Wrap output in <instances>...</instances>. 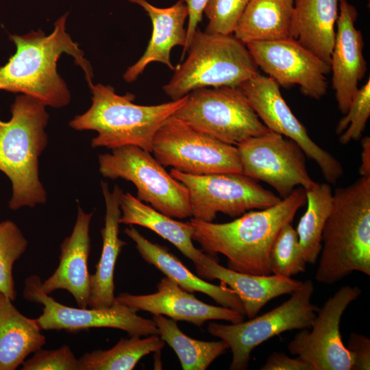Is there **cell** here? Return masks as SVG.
Returning <instances> with one entry per match:
<instances>
[{
	"label": "cell",
	"instance_id": "cell-1",
	"mask_svg": "<svg viewBox=\"0 0 370 370\" xmlns=\"http://www.w3.org/2000/svg\"><path fill=\"white\" fill-rule=\"evenodd\" d=\"M67 16L66 13L56 20L53 31L49 35L41 29L25 35H10L16 50L0 66V90L29 96L45 106L60 108L67 106L71 93L57 68L63 53L73 58L74 63L85 73L89 88L93 86L90 63L79 44L66 32Z\"/></svg>",
	"mask_w": 370,
	"mask_h": 370
},
{
	"label": "cell",
	"instance_id": "cell-2",
	"mask_svg": "<svg viewBox=\"0 0 370 370\" xmlns=\"http://www.w3.org/2000/svg\"><path fill=\"white\" fill-rule=\"evenodd\" d=\"M306 204V190L295 188L275 205L249 210L227 223H214L191 218L193 241L203 251L217 258L221 254L227 259V268L240 273L271 274L269 254L281 228L292 223L298 210Z\"/></svg>",
	"mask_w": 370,
	"mask_h": 370
},
{
	"label": "cell",
	"instance_id": "cell-3",
	"mask_svg": "<svg viewBox=\"0 0 370 370\" xmlns=\"http://www.w3.org/2000/svg\"><path fill=\"white\" fill-rule=\"evenodd\" d=\"M321 245L317 282L331 285L354 271L370 275V177L335 190Z\"/></svg>",
	"mask_w": 370,
	"mask_h": 370
},
{
	"label": "cell",
	"instance_id": "cell-4",
	"mask_svg": "<svg viewBox=\"0 0 370 370\" xmlns=\"http://www.w3.org/2000/svg\"><path fill=\"white\" fill-rule=\"evenodd\" d=\"M8 121L0 119V171L10 179L12 195L9 208H34L46 203L47 194L39 178V157L47 147L46 106L21 94L10 108Z\"/></svg>",
	"mask_w": 370,
	"mask_h": 370
},
{
	"label": "cell",
	"instance_id": "cell-5",
	"mask_svg": "<svg viewBox=\"0 0 370 370\" xmlns=\"http://www.w3.org/2000/svg\"><path fill=\"white\" fill-rule=\"evenodd\" d=\"M92 104L84 113L75 116L69 126L75 130H93V148L113 149L125 145L138 146L151 153L156 133L164 122L184 103L186 96L158 105L134 103L135 95H117L110 85L97 84L90 88Z\"/></svg>",
	"mask_w": 370,
	"mask_h": 370
},
{
	"label": "cell",
	"instance_id": "cell-6",
	"mask_svg": "<svg viewBox=\"0 0 370 370\" xmlns=\"http://www.w3.org/2000/svg\"><path fill=\"white\" fill-rule=\"evenodd\" d=\"M186 52L184 61L175 67L162 87L173 101L199 88L239 87L259 73L246 45L233 34H208L197 28Z\"/></svg>",
	"mask_w": 370,
	"mask_h": 370
},
{
	"label": "cell",
	"instance_id": "cell-7",
	"mask_svg": "<svg viewBox=\"0 0 370 370\" xmlns=\"http://www.w3.org/2000/svg\"><path fill=\"white\" fill-rule=\"evenodd\" d=\"M173 116L199 132L234 146L269 131L239 87L196 89L187 95Z\"/></svg>",
	"mask_w": 370,
	"mask_h": 370
},
{
	"label": "cell",
	"instance_id": "cell-8",
	"mask_svg": "<svg viewBox=\"0 0 370 370\" xmlns=\"http://www.w3.org/2000/svg\"><path fill=\"white\" fill-rule=\"evenodd\" d=\"M99 166L103 177L133 183L136 198L158 212L180 219L192 217L188 189L151 152L135 145L122 146L100 154Z\"/></svg>",
	"mask_w": 370,
	"mask_h": 370
},
{
	"label": "cell",
	"instance_id": "cell-9",
	"mask_svg": "<svg viewBox=\"0 0 370 370\" xmlns=\"http://www.w3.org/2000/svg\"><path fill=\"white\" fill-rule=\"evenodd\" d=\"M314 287L311 280L281 305L260 316L236 323H210L208 332L225 341L232 353L230 370H245L252 351L282 332L310 328L319 308L311 303Z\"/></svg>",
	"mask_w": 370,
	"mask_h": 370
},
{
	"label": "cell",
	"instance_id": "cell-10",
	"mask_svg": "<svg viewBox=\"0 0 370 370\" xmlns=\"http://www.w3.org/2000/svg\"><path fill=\"white\" fill-rule=\"evenodd\" d=\"M151 153L163 166L186 174L242 173L236 146L199 132L173 115L156 133Z\"/></svg>",
	"mask_w": 370,
	"mask_h": 370
},
{
	"label": "cell",
	"instance_id": "cell-11",
	"mask_svg": "<svg viewBox=\"0 0 370 370\" xmlns=\"http://www.w3.org/2000/svg\"><path fill=\"white\" fill-rule=\"evenodd\" d=\"M170 174L188 189L192 217L204 221L212 222L219 212L238 217L282 199L243 173L197 175L171 169Z\"/></svg>",
	"mask_w": 370,
	"mask_h": 370
},
{
	"label": "cell",
	"instance_id": "cell-12",
	"mask_svg": "<svg viewBox=\"0 0 370 370\" xmlns=\"http://www.w3.org/2000/svg\"><path fill=\"white\" fill-rule=\"evenodd\" d=\"M236 147L242 173L267 183L282 199L289 195L297 186L306 190L316 183L307 171L304 152L288 137L269 130Z\"/></svg>",
	"mask_w": 370,
	"mask_h": 370
},
{
	"label": "cell",
	"instance_id": "cell-13",
	"mask_svg": "<svg viewBox=\"0 0 370 370\" xmlns=\"http://www.w3.org/2000/svg\"><path fill=\"white\" fill-rule=\"evenodd\" d=\"M40 278L33 275L25 280L23 297L43 306L42 313L36 319L41 330L79 331L90 328H115L130 336L158 334L153 319L137 314V311L116 303L108 308H82L67 306L42 291Z\"/></svg>",
	"mask_w": 370,
	"mask_h": 370
},
{
	"label": "cell",
	"instance_id": "cell-14",
	"mask_svg": "<svg viewBox=\"0 0 370 370\" xmlns=\"http://www.w3.org/2000/svg\"><path fill=\"white\" fill-rule=\"evenodd\" d=\"M358 286L345 285L319 308L308 328L300 330L288 344L292 355L308 362L314 370H352V360L343 343L341 317L349 305L361 294Z\"/></svg>",
	"mask_w": 370,
	"mask_h": 370
},
{
	"label": "cell",
	"instance_id": "cell-15",
	"mask_svg": "<svg viewBox=\"0 0 370 370\" xmlns=\"http://www.w3.org/2000/svg\"><path fill=\"white\" fill-rule=\"evenodd\" d=\"M239 88L270 131L296 142L306 156L317 164L328 183L337 182L343 174L341 162L310 138L306 127L284 99L280 86L274 79L259 73L243 82Z\"/></svg>",
	"mask_w": 370,
	"mask_h": 370
},
{
	"label": "cell",
	"instance_id": "cell-16",
	"mask_svg": "<svg viewBox=\"0 0 370 370\" xmlns=\"http://www.w3.org/2000/svg\"><path fill=\"white\" fill-rule=\"evenodd\" d=\"M256 64L278 85L299 86L306 97L320 99L327 92L330 65L297 40L288 37L246 44Z\"/></svg>",
	"mask_w": 370,
	"mask_h": 370
},
{
	"label": "cell",
	"instance_id": "cell-17",
	"mask_svg": "<svg viewBox=\"0 0 370 370\" xmlns=\"http://www.w3.org/2000/svg\"><path fill=\"white\" fill-rule=\"evenodd\" d=\"M156 287V292L147 295L121 293L116 297V303L137 312L141 310L152 314H161L176 321H185L198 327H201L209 320L236 323L245 319V316L236 310L204 303L166 276L160 280Z\"/></svg>",
	"mask_w": 370,
	"mask_h": 370
},
{
	"label": "cell",
	"instance_id": "cell-18",
	"mask_svg": "<svg viewBox=\"0 0 370 370\" xmlns=\"http://www.w3.org/2000/svg\"><path fill=\"white\" fill-rule=\"evenodd\" d=\"M338 8L330 69L338 108L344 115L367 68L363 54V36L355 26L358 17L357 9L347 0H340Z\"/></svg>",
	"mask_w": 370,
	"mask_h": 370
},
{
	"label": "cell",
	"instance_id": "cell-19",
	"mask_svg": "<svg viewBox=\"0 0 370 370\" xmlns=\"http://www.w3.org/2000/svg\"><path fill=\"white\" fill-rule=\"evenodd\" d=\"M93 212H85L79 205L71 235L60 245L59 264L53 273L41 282L44 293L49 295L65 290L75 299L78 307L88 306L90 276L88 260L90 251V225Z\"/></svg>",
	"mask_w": 370,
	"mask_h": 370
},
{
	"label": "cell",
	"instance_id": "cell-20",
	"mask_svg": "<svg viewBox=\"0 0 370 370\" xmlns=\"http://www.w3.org/2000/svg\"><path fill=\"white\" fill-rule=\"evenodd\" d=\"M197 275L203 280H219L227 285L241 299L245 316L251 319L269 301L299 288L303 282L278 276L251 275L225 268L218 263V259L208 254L201 264L196 266Z\"/></svg>",
	"mask_w": 370,
	"mask_h": 370
},
{
	"label": "cell",
	"instance_id": "cell-21",
	"mask_svg": "<svg viewBox=\"0 0 370 370\" xmlns=\"http://www.w3.org/2000/svg\"><path fill=\"white\" fill-rule=\"evenodd\" d=\"M142 7L147 13L152 23V34L143 56L129 66L123 77L127 82H134L150 63L158 62L171 70L175 67L171 61V49L176 46L184 47L186 28L184 23L188 11L182 0L167 8H158L147 0H128Z\"/></svg>",
	"mask_w": 370,
	"mask_h": 370
},
{
	"label": "cell",
	"instance_id": "cell-22",
	"mask_svg": "<svg viewBox=\"0 0 370 370\" xmlns=\"http://www.w3.org/2000/svg\"><path fill=\"white\" fill-rule=\"evenodd\" d=\"M106 204L104 227L101 230L102 250L96 271L90 276L88 306L108 308L116 304L114 274L116 260L127 243L119 236V219L121 216L120 199L123 191L115 185L110 191L107 182H101Z\"/></svg>",
	"mask_w": 370,
	"mask_h": 370
},
{
	"label": "cell",
	"instance_id": "cell-23",
	"mask_svg": "<svg viewBox=\"0 0 370 370\" xmlns=\"http://www.w3.org/2000/svg\"><path fill=\"white\" fill-rule=\"evenodd\" d=\"M124 233L134 241L137 251L145 262L153 265L182 288L190 293H204L220 306L236 310L245 315L241 299L230 288L223 284L215 285L209 283L193 273L166 247L149 241L135 227H126Z\"/></svg>",
	"mask_w": 370,
	"mask_h": 370
},
{
	"label": "cell",
	"instance_id": "cell-24",
	"mask_svg": "<svg viewBox=\"0 0 370 370\" xmlns=\"http://www.w3.org/2000/svg\"><path fill=\"white\" fill-rule=\"evenodd\" d=\"M340 0H295L291 36L330 65Z\"/></svg>",
	"mask_w": 370,
	"mask_h": 370
},
{
	"label": "cell",
	"instance_id": "cell-25",
	"mask_svg": "<svg viewBox=\"0 0 370 370\" xmlns=\"http://www.w3.org/2000/svg\"><path fill=\"white\" fill-rule=\"evenodd\" d=\"M0 292V370H15L46 343L36 319L21 313Z\"/></svg>",
	"mask_w": 370,
	"mask_h": 370
},
{
	"label": "cell",
	"instance_id": "cell-26",
	"mask_svg": "<svg viewBox=\"0 0 370 370\" xmlns=\"http://www.w3.org/2000/svg\"><path fill=\"white\" fill-rule=\"evenodd\" d=\"M120 224L137 225L146 227L173 245L195 266L201 264L206 254L193 243V228L190 222H181L146 205L130 193L120 199Z\"/></svg>",
	"mask_w": 370,
	"mask_h": 370
},
{
	"label": "cell",
	"instance_id": "cell-27",
	"mask_svg": "<svg viewBox=\"0 0 370 370\" xmlns=\"http://www.w3.org/2000/svg\"><path fill=\"white\" fill-rule=\"evenodd\" d=\"M294 0H250L233 35L244 44L291 36Z\"/></svg>",
	"mask_w": 370,
	"mask_h": 370
},
{
	"label": "cell",
	"instance_id": "cell-28",
	"mask_svg": "<svg viewBox=\"0 0 370 370\" xmlns=\"http://www.w3.org/2000/svg\"><path fill=\"white\" fill-rule=\"evenodd\" d=\"M160 338L177 356L184 370H205L229 347L223 340L206 341L188 336L177 321L161 314H153Z\"/></svg>",
	"mask_w": 370,
	"mask_h": 370
},
{
	"label": "cell",
	"instance_id": "cell-29",
	"mask_svg": "<svg viewBox=\"0 0 370 370\" xmlns=\"http://www.w3.org/2000/svg\"><path fill=\"white\" fill-rule=\"evenodd\" d=\"M307 208L300 218L296 232L304 258L314 264L321 250L323 227L333 206V193L329 184L315 183L306 190Z\"/></svg>",
	"mask_w": 370,
	"mask_h": 370
},
{
	"label": "cell",
	"instance_id": "cell-30",
	"mask_svg": "<svg viewBox=\"0 0 370 370\" xmlns=\"http://www.w3.org/2000/svg\"><path fill=\"white\" fill-rule=\"evenodd\" d=\"M165 342L158 334L145 338L130 336L121 338L108 349H97L79 358V370H132L139 360L151 352L160 351Z\"/></svg>",
	"mask_w": 370,
	"mask_h": 370
},
{
	"label": "cell",
	"instance_id": "cell-31",
	"mask_svg": "<svg viewBox=\"0 0 370 370\" xmlns=\"http://www.w3.org/2000/svg\"><path fill=\"white\" fill-rule=\"evenodd\" d=\"M27 245V238L14 221L0 222V292L13 301L16 295L13 267Z\"/></svg>",
	"mask_w": 370,
	"mask_h": 370
},
{
	"label": "cell",
	"instance_id": "cell-32",
	"mask_svg": "<svg viewBox=\"0 0 370 370\" xmlns=\"http://www.w3.org/2000/svg\"><path fill=\"white\" fill-rule=\"evenodd\" d=\"M292 223L284 225L276 236L269 254L271 274L291 278L306 271L307 262Z\"/></svg>",
	"mask_w": 370,
	"mask_h": 370
},
{
	"label": "cell",
	"instance_id": "cell-33",
	"mask_svg": "<svg viewBox=\"0 0 370 370\" xmlns=\"http://www.w3.org/2000/svg\"><path fill=\"white\" fill-rule=\"evenodd\" d=\"M370 116V79L358 88L344 116L338 122L335 132L339 143L346 145L362 138Z\"/></svg>",
	"mask_w": 370,
	"mask_h": 370
},
{
	"label": "cell",
	"instance_id": "cell-34",
	"mask_svg": "<svg viewBox=\"0 0 370 370\" xmlns=\"http://www.w3.org/2000/svg\"><path fill=\"white\" fill-rule=\"evenodd\" d=\"M250 0H209L204 13L208 19L205 32L233 34Z\"/></svg>",
	"mask_w": 370,
	"mask_h": 370
},
{
	"label": "cell",
	"instance_id": "cell-35",
	"mask_svg": "<svg viewBox=\"0 0 370 370\" xmlns=\"http://www.w3.org/2000/svg\"><path fill=\"white\" fill-rule=\"evenodd\" d=\"M21 366L22 370H79V360L67 345L53 350L40 348Z\"/></svg>",
	"mask_w": 370,
	"mask_h": 370
},
{
	"label": "cell",
	"instance_id": "cell-36",
	"mask_svg": "<svg viewBox=\"0 0 370 370\" xmlns=\"http://www.w3.org/2000/svg\"><path fill=\"white\" fill-rule=\"evenodd\" d=\"M352 360V370L370 369V339L366 336L352 332L346 347Z\"/></svg>",
	"mask_w": 370,
	"mask_h": 370
},
{
	"label": "cell",
	"instance_id": "cell-37",
	"mask_svg": "<svg viewBox=\"0 0 370 370\" xmlns=\"http://www.w3.org/2000/svg\"><path fill=\"white\" fill-rule=\"evenodd\" d=\"M261 370H314V367L303 358H291L282 352L270 354Z\"/></svg>",
	"mask_w": 370,
	"mask_h": 370
},
{
	"label": "cell",
	"instance_id": "cell-38",
	"mask_svg": "<svg viewBox=\"0 0 370 370\" xmlns=\"http://www.w3.org/2000/svg\"><path fill=\"white\" fill-rule=\"evenodd\" d=\"M187 6L188 11V25L186 27V40L182 59L185 56L188 44L198 28V24L202 21L204 8L209 0H182Z\"/></svg>",
	"mask_w": 370,
	"mask_h": 370
},
{
	"label": "cell",
	"instance_id": "cell-39",
	"mask_svg": "<svg viewBox=\"0 0 370 370\" xmlns=\"http://www.w3.org/2000/svg\"><path fill=\"white\" fill-rule=\"evenodd\" d=\"M361 162L359 173L361 177H370V138L365 136L361 139Z\"/></svg>",
	"mask_w": 370,
	"mask_h": 370
}]
</instances>
